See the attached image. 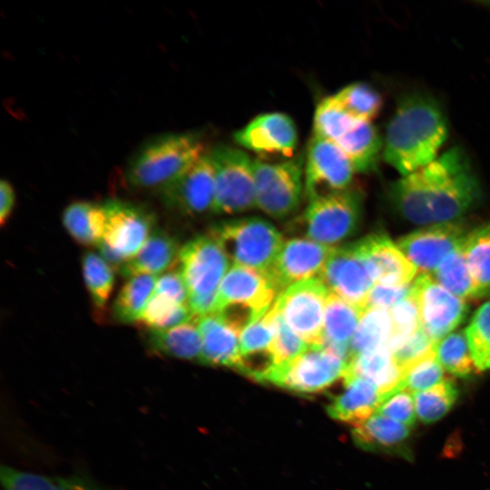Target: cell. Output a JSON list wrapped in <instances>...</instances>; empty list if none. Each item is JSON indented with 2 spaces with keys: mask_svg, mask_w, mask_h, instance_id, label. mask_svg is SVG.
Wrapping results in <instances>:
<instances>
[{
  "mask_svg": "<svg viewBox=\"0 0 490 490\" xmlns=\"http://www.w3.org/2000/svg\"><path fill=\"white\" fill-rule=\"evenodd\" d=\"M395 208L415 224L453 221L481 197V187L466 153L454 147L389 186Z\"/></svg>",
  "mask_w": 490,
  "mask_h": 490,
  "instance_id": "cell-1",
  "label": "cell"
},
{
  "mask_svg": "<svg viewBox=\"0 0 490 490\" xmlns=\"http://www.w3.org/2000/svg\"><path fill=\"white\" fill-rule=\"evenodd\" d=\"M447 132L446 115L436 99L422 92L407 93L387 123L383 159L401 176L407 175L438 156Z\"/></svg>",
  "mask_w": 490,
  "mask_h": 490,
  "instance_id": "cell-2",
  "label": "cell"
},
{
  "mask_svg": "<svg viewBox=\"0 0 490 490\" xmlns=\"http://www.w3.org/2000/svg\"><path fill=\"white\" fill-rule=\"evenodd\" d=\"M197 132H172L154 137L139 148L125 169L127 184L158 192L204 154Z\"/></svg>",
  "mask_w": 490,
  "mask_h": 490,
  "instance_id": "cell-3",
  "label": "cell"
},
{
  "mask_svg": "<svg viewBox=\"0 0 490 490\" xmlns=\"http://www.w3.org/2000/svg\"><path fill=\"white\" fill-rule=\"evenodd\" d=\"M181 273L195 318L214 313L219 286L230 268V261L211 234L186 242L179 253Z\"/></svg>",
  "mask_w": 490,
  "mask_h": 490,
  "instance_id": "cell-4",
  "label": "cell"
},
{
  "mask_svg": "<svg viewBox=\"0 0 490 490\" xmlns=\"http://www.w3.org/2000/svg\"><path fill=\"white\" fill-rule=\"evenodd\" d=\"M230 261L268 275L282 245L280 232L265 219L243 217L217 223L210 232Z\"/></svg>",
  "mask_w": 490,
  "mask_h": 490,
  "instance_id": "cell-5",
  "label": "cell"
},
{
  "mask_svg": "<svg viewBox=\"0 0 490 490\" xmlns=\"http://www.w3.org/2000/svg\"><path fill=\"white\" fill-rule=\"evenodd\" d=\"M103 204L106 222L97 249L100 256L118 271L144 245L155 230L156 218L151 210L138 203L115 199Z\"/></svg>",
  "mask_w": 490,
  "mask_h": 490,
  "instance_id": "cell-6",
  "label": "cell"
},
{
  "mask_svg": "<svg viewBox=\"0 0 490 490\" xmlns=\"http://www.w3.org/2000/svg\"><path fill=\"white\" fill-rule=\"evenodd\" d=\"M362 206L361 191L351 187L309 200L300 222L304 238L335 247L356 231Z\"/></svg>",
  "mask_w": 490,
  "mask_h": 490,
  "instance_id": "cell-7",
  "label": "cell"
},
{
  "mask_svg": "<svg viewBox=\"0 0 490 490\" xmlns=\"http://www.w3.org/2000/svg\"><path fill=\"white\" fill-rule=\"evenodd\" d=\"M208 153L214 172L212 212L233 215L257 208L254 160L229 145H217Z\"/></svg>",
  "mask_w": 490,
  "mask_h": 490,
  "instance_id": "cell-8",
  "label": "cell"
},
{
  "mask_svg": "<svg viewBox=\"0 0 490 490\" xmlns=\"http://www.w3.org/2000/svg\"><path fill=\"white\" fill-rule=\"evenodd\" d=\"M304 169L300 153L276 162L254 160L257 208L275 219L293 213L302 199Z\"/></svg>",
  "mask_w": 490,
  "mask_h": 490,
  "instance_id": "cell-9",
  "label": "cell"
},
{
  "mask_svg": "<svg viewBox=\"0 0 490 490\" xmlns=\"http://www.w3.org/2000/svg\"><path fill=\"white\" fill-rule=\"evenodd\" d=\"M329 292L319 277L305 279L287 288L274 305L299 338L309 345L323 346L324 315Z\"/></svg>",
  "mask_w": 490,
  "mask_h": 490,
  "instance_id": "cell-10",
  "label": "cell"
},
{
  "mask_svg": "<svg viewBox=\"0 0 490 490\" xmlns=\"http://www.w3.org/2000/svg\"><path fill=\"white\" fill-rule=\"evenodd\" d=\"M347 366L323 346L309 345L295 358L275 367L266 383L299 394L317 393L343 377Z\"/></svg>",
  "mask_w": 490,
  "mask_h": 490,
  "instance_id": "cell-11",
  "label": "cell"
},
{
  "mask_svg": "<svg viewBox=\"0 0 490 490\" xmlns=\"http://www.w3.org/2000/svg\"><path fill=\"white\" fill-rule=\"evenodd\" d=\"M418 305L420 326L433 341L451 334L468 312L466 300L439 285L429 274L421 273L412 283Z\"/></svg>",
  "mask_w": 490,
  "mask_h": 490,
  "instance_id": "cell-12",
  "label": "cell"
},
{
  "mask_svg": "<svg viewBox=\"0 0 490 490\" xmlns=\"http://www.w3.org/2000/svg\"><path fill=\"white\" fill-rule=\"evenodd\" d=\"M355 171L341 148L313 136L305 160L304 193L309 200L350 187Z\"/></svg>",
  "mask_w": 490,
  "mask_h": 490,
  "instance_id": "cell-13",
  "label": "cell"
},
{
  "mask_svg": "<svg viewBox=\"0 0 490 490\" xmlns=\"http://www.w3.org/2000/svg\"><path fill=\"white\" fill-rule=\"evenodd\" d=\"M166 208L182 215L198 216L212 212L214 172L208 152L160 191Z\"/></svg>",
  "mask_w": 490,
  "mask_h": 490,
  "instance_id": "cell-14",
  "label": "cell"
},
{
  "mask_svg": "<svg viewBox=\"0 0 490 490\" xmlns=\"http://www.w3.org/2000/svg\"><path fill=\"white\" fill-rule=\"evenodd\" d=\"M467 233L462 224L449 221L416 230L401 237L397 244L417 270L431 274L462 247Z\"/></svg>",
  "mask_w": 490,
  "mask_h": 490,
  "instance_id": "cell-15",
  "label": "cell"
},
{
  "mask_svg": "<svg viewBox=\"0 0 490 490\" xmlns=\"http://www.w3.org/2000/svg\"><path fill=\"white\" fill-rule=\"evenodd\" d=\"M319 278L330 292L363 309L375 285L354 242L333 248Z\"/></svg>",
  "mask_w": 490,
  "mask_h": 490,
  "instance_id": "cell-16",
  "label": "cell"
},
{
  "mask_svg": "<svg viewBox=\"0 0 490 490\" xmlns=\"http://www.w3.org/2000/svg\"><path fill=\"white\" fill-rule=\"evenodd\" d=\"M333 248L307 238L284 241L268 273L279 295L297 282L318 278Z\"/></svg>",
  "mask_w": 490,
  "mask_h": 490,
  "instance_id": "cell-17",
  "label": "cell"
},
{
  "mask_svg": "<svg viewBox=\"0 0 490 490\" xmlns=\"http://www.w3.org/2000/svg\"><path fill=\"white\" fill-rule=\"evenodd\" d=\"M354 244L375 284L403 286L415 279L417 269L386 235L371 234Z\"/></svg>",
  "mask_w": 490,
  "mask_h": 490,
  "instance_id": "cell-18",
  "label": "cell"
},
{
  "mask_svg": "<svg viewBox=\"0 0 490 490\" xmlns=\"http://www.w3.org/2000/svg\"><path fill=\"white\" fill-rule=\"evenodd\" d=\"M278 297L267 274L232 264L219 286L214 312L225 304L235 303L251 307L263 316Z\"/></svg>",
  "mask_w": 490,
  "mask_h": 490,
  "instance_id": "cell-19",
  "label": "cell"
},
{
  "mask_svg": "<svg viewBox=\"0 0 490 490\" xmlns=\"http://www.w3.org/2000/svg\"><path fill=\"white\" fill-rule=\"evenodd\" d=\"M241 147L259 153L289 155L297 145L294 122L281 113H267L256 116L234 133Z\"/></svg>",
  "mask_w": 490,
  "mask_h": 490,
  "instance_id": "cell-20",
  "label": "cell"
},
{
  "mask_svg": "<svg viewBox=\"0 0 490 490\" xmlns=\"http://www.w3.org/2000/svg\"><path fill=\"white\" fill-rule=\"evenodd\" d=\"M352 437L362 449L397 456L410 460L413 457L410 427L375 413L367 420L353 426Z\"/></svg>",
  "mask_w": 490,
  "mask_h": 490,
  "instance_id": "cell-21",
  "label": "cell"
},
{
  "mask_svg": "<svg viewBox=\"0 0 490 490\" xmlns=\"http://www.w3.org/2000/svg\"><path fill=\"white\" fill-rule=\"evenodd\" d=\"M344 389L328 405V415L338 421L358 425L374 415L383 395L372 381L361 377H344Z\"/></svg>",
  "mask_w": 490,
  "mask_h": 490,
  "instance_id": "cell-22",
  "label": "cell"
},
{
  "mask_svg": "<svg viewBox=\"0 0 490 490\" xmlns=\"http://www.w3.org/2000/svg\"><path fill=\"white\" fill-rule=\"evenodd\" d=\"M364 309L332 292L328 294L324 315L323 347L347 363L351 358V340Z\"/></svg>",
  "mask_w": 490,
  "mask_h": 490,
  "instance_id": "cell-23",
  "label": "cell"
},
{
  "mask_svg": "<svg viewBox=\"0 0 490 490\" xmlns=\"http://www.w3.org/2000/svg\"><path fill=\"white\" fill-rule=\"evenodd\" d=\"M202 348L199 362L237 369L240 361V335L216 314L197 318Z\"/></svg>",
  "mask_w": 490,
  "mask_h": 490,
  "instance_id": "cell-24",
  "label": "cell"
},
{
  "mask_svg": "<svg viewBox=\"0 0 490 490\" xmlns=\"http://www.w3.org/2000/svg\"><path fill=\"white\" fill-rule=\"evenodd\" d=\"M181 248L177 240L162 229L155 228L144 245L118 272L130 279L138 275L157 276L178 261Z\"/></svg>",
  "mask_w": 490,
  "mask_h": 490,
  "instance_id": "cell-25",
  "label": "cell"
},
{
  "mask_svg": "<svg viewBox=\"0 0 490 490\" xmlns=\"http://www.w3.org/2000/svg\"><path fill=\"white\" fill-rule=\"evenodd\" d=\"M148 349L156 355L186 360H200L202 348L197 318L187 323L146 333Z\"/></svg>",
  "mask_w": 490,
  "mask_h": 490,
  "instance_id": "cell-26",
  "label": "cell"
},
{
  "mask_svg": "<svg viewBox=\"0 0 490 490\" xmlns=\"http://www.w3.org/2000/svg\"><path fill=\"white\" fill-rule=\"evenodd\" d=\"M402 376V370L396 363L391 350L387 345H384L352 358L342 378H367L376 384L384 396L399 387Z\"/></svg>",
  "mask_w": 490,
  "mask_h": 490,
  "instance_id": "cell-27",
  "label": "cell"
},
{
  "mask_svg": "<svg viewBox=\"0 0 490 490\" xmlns=\"http://www.w3.org/2000/svg\"><path fill=\"white\" fill-rule=\"evenodd\" d=\"M336 143L350 161L355 172L368 173L377 169L383 140L371 122H357Z\"/></svg>",
  "mask_w": 490,
  "mask_h": 490,
  "instance_id": "cell-28",
  "label": "cell"
},
{
  "mask_svg": "<svg viewBox=\"0 0 490 490\" xmlns=\"http://www.w3.org/2000/svg\"><path fill=\"white\" fill-rule=\"evenodd\" d=\"M4 490H109L96 482L77 475H48L2 466Z\"/></svg>",
  "mask_w": 490,
  "mask_h": 490,
  "instance_id": "cell-29",
  "label": "cell"
},
{
  "mask_svg": "<svg viewBox=\"0 0 490 490\" xmlns=\"http://www.w3.org/2000/svg\"><path fill=\"white\" fill-rule=\"evenodd\" d=\"M62 220L72 238L85 246H98L103 240L106 214L103 204L78 201L64 211Z\"/></svg>",
  "mask_w": 490,
  "mask_h": 490,
  "instance_id": "cell-30",
  "label": "cell"
},
{
  "mask_svg": "<svg viewBox=\"0 0 490 490\" xmlns=\"http://www.w3.org/2000/svg\"><path fill=\"white\" fill-rule=\"evenodd\" d=\"M391 334L390 310L380 307L366 308L351 340L350 359L387 345Z\"/></svg>",
  "mask_w": 490,
  "mask_h": 490,
  "instance_id": "cell-31",
  "label": "cell"
},
{
  "mask_svg": "<svg viewBox=\"0 0 490 490\" xmlns=\"http://www.w3.org/2000/svg\"><path fill=\"white\" fill-rule=\"evenodd\" d=\"M462 251L475 280L477 298L490 294V224L468 232Z\"/></svg>",
  "mask_w": 490,
  "mask_h": 490,
  "instance_id": "cell-32",
  "label": "cell"
},
{
  "mask_svg": "<svg viewBox=\"0 0 490 490\" xmlns=\"http://www.w3.org/2000/svg\"><path fill=\"white\" fill-rule=\"evenodd\" d=\"M157 279L154 275H138L128 279L113 304V318L122 324L138 322L153 294Z\"/></svg>",
  "mask_w": 490,
  "mask_h": 490,
  "instance_id": "cell-33",
  "label": "cell"
},
{
  "mask_svg": "<svg viewBox=\"0 0 490 490\" xmlns=\"http://www.w3.org/2000/svg\"><path fill=\"white\" fill-rule=\"evenodd\" d=\"M429 275L444 289L462 299L477 298L475 283L462 247L449 254Z\"/></svg>",
  "mask_w": 490,
  "mask_h": 490,
  "instance_id": "cell-34",
  "label": "cell"
},
{
  "mask_svg": "<svg viewBox=\"0 0 490 490\" xmlns=\"http://www.w3.org/2000/svg\"><path fill=\"white\" fill-rule=\"evenodd\" d=\"M332 97L351 118L359 122H371L383 104L380 94L365 83H350Z\"/></svg>",
  "mask_w": 490,
  "mask_h": 490,
  "instance_id": "cell-35",
  "label": "cell"
},
{
  "mask_svg": "<svg viewBox=\"0 0 490 490\" xmlns=\"http://www.w3.org/2000/svg\"><path fill=\"white\" fill-rule=\"evenodd\" d=\"M457 395L456 383L448 378L413 394L417 418L425 424L438 421L453 407Z\"/></svg>",
  "mask_w": 490,
  "mask_h": 490,
  "instance_id": "cell-36",
  "label": "cell"
},
{
  "mask_svg": "<svg viewBox=\"0 0 490 490\" xmlns=\"http://www.w3.org/2000/svg\"><path fill=\"white\" fill-rule=\"evenodd\" d=\"M195 318L189 304H180L167 297L153 293L138 320L149 329L173 328Z\"/></svg>",
  "mask_w": 490,
  "mask_h": 490,
  "instance_id": "cell-37",
  "label": "cell"
},
{
  "mask_svg": "<svg viewBox=\"0 0 490 490\" xmlns=\"http://www.w3.org/2000/svg\"><path fill=\"white\" fill-rule=\"evenodd\" d=\"M435 352L443 368L454 376L468 377L477 371L465 331L451 333L439 340Z\"/></svg>",
  "mask_w": 490,
  "mask_h": 490,
  "instance_id": "cell-38",
  "label": "cell"
},
{
  "mask_svg": "<svg viewBox=\"0 0 490 490\" xmlns=\"http://www.w3.org/2000/svg\"><path fill=\"white\" fill-rule=\"evenodd\" d=\"M83 275L95 309L103 310L114 285L113 269L100 256L86 252L82 258Z\"/></svg>",
  "mask_w": 490,
  "mask_h": 490,
  "instance_id": "cell-39",
  "label": "cell"
},
{
  "mask_svg": "<svg viewBox=\"0 0 490 490\" xmlns=\"http://www.w3.org/2000/svg\"><path fill=\"white\" fill-rule=\"evenodd\" d=\"M357 122L333 99L332 95L321 100L313 117V136L338 142Z\"/></svg>",
  "mask_w": 490,
  "mask_h": 490,
  "instance_id": "cell-40",
  "label": "cell"
},
{
  "mask_svg": "<svg viewBox=\"0 0 490 490\" xmlns=\"http://www.w3.org/2000/svg\"><path fill=\"white\" fill-rule=\"evenodd\" d=\"M465 332L476 369H490V299L475 311Z\"/></svg>",
  "mask_w": 490,
  "mask_h": 490,
  "instance_id": "cell-41",
  "label": "cell"
},
{
  "mask_svg": "<svg viewBox=\"0 0 490 490\" xmlns=\"http://www.w3.org/2000/svg\"><path fill=\"white\" fill-rule=\"evenodd\" d=\"M444 370L434 348L403 372L398 387L412 394L426 390L444 379Z\"/></svg>",
  "mask_w": 490,
  "mask_h": 490,
  "instance_id": "cell-42",
  "label": "cell"
},
{
  "mask_svg": "<svg viewBox=\"0 0 490 490\" xmlns=\"http://www.w3.org/2000/svg\"><path fill=\"white\" fill-rule=\"evenodd\" d=\"M309 346L289 328L277 310L274 333L269 347L275 367L295 358Z\"/></svg>",
  "mask_w": 490,
  "mask_h": 490,
  "instance_id": "cell-43",
  "label": "cell"
},
{
  "mask_svg": "<svg viewBox=\"0 0 490 490\" xmlns=\"http://www.w3.org/2000/svg\"><path fill=\"white\" fill-rule=\"evenodd\" d=\"M390 315L392 334L387 345L392 351L407 336L421 327L418 305L412 289L408 297L390 309Z\"/></svg>",
  "mask_w": 490,
  "mask_h": 490,
  "instance_id": "cell-44",
  "label": "cell"
},
{
  "mask_svg": "<svg viewBox=\"0 0 490 490\" xmlns=\"http://www.w3.org/2000/svg\"><path fill=\"white\" fill-rule=\"evenodd\" d=\"M276 315L277 309L273 304L265 315L253 322L240 334V356L269 350L274 333Z\"/></svg>",
  "mask_w": 490,
  "mask_h": 490,
  "instance_id": "cell-45",
  "label": "cell"
},
{
  "mask_svg": "<svg viewBox=\"0 0 490 490\" xmlns=\"http://www.w3.org/2000/svg\"><path fill=\"white\" fill-rule=\"evenodd\" d=\"M376 413L410 428L417 418L413 394L401 387L385 394Z\"/></svg>",
  "mask_w": 490,
  "mask_h": 490,
  "instance_id": "cell-46",
  "label": "cell"
},
{
  "mask_svg": "<svg viewBox=\"0 0 490 490\" xmlns=\"http://www.w3.org/2000/svg\"><path fill=\"white\" fill-rule=\"evenodd\" d=\"M436 342L420 327L407 336L391 352L402 373L413 363L435 348Z\"/></svg>",
  "mask_w": 490,
  "mask_h": 490,
  "instance_id": "cell-47",
  "label": "cell"
},
{
  "mask_svg": "<svg viewBox=\"0 0 490 490\" xmlns=\"http://www.w3.org/2000/svg\"><path fill=\"white\" fill-rule=\"evenodd\" d=\"M412 283L403 286L375 284L368 294L366 308L380 307L390 310L409 296Z\"/></svg>",
  "mask_w": 490,
  "mask_h": 490,
  "instance_id": "cell-48",
  "label": "cell"
},
{
  "mask_svg": "<svg viewBox=\"0 0 490 490\" xmlns=\"http://www.w3.org/2000/svg\"><path fill=\"white\" fill-rule=\"evenodd\" d=\"M153 293L167 297L180 304H189V294L178 271L164 273L157 279Z\"/></svg>",
  "mask_w": 490,
  "mask_h": 490,
  "instance_id": "cell-49",
  "label": "cell"
},
{
  "mask_svg": "<svg viewBox=\"0 0 490 490\" xmlns=\"http://www.w3.org/2000/svg\"><path fill=\"white\" fill-rule=\"evenodd\" d=\"M0 223L4 226L11 216L15 202L14 187L5 180H2L0 183Z\"/></svg>",
  "mask_w": 490,
  "mask_h": 490,
  "instance_id": "cell-50",
  "label": "cell"
},
{
  "mask_svg": "<svg viewBox=\"0 0 490 490\" xmlns=\"http://www.w3.org/2000/svg\"><path fill=\"white\" fill-rule=\"evenodd\" d=\"M490 4V3H489Z\"/></svg>",
  "mask_w": 490,
  "mask_h": 490,
  "instance_id": "cell-51",
  "label": "cell"
}]
</instances>
